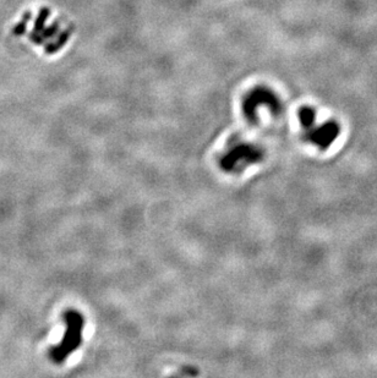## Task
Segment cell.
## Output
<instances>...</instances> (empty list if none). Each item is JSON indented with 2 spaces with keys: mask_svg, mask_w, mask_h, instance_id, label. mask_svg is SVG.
Wrapping results in <instances>:
<instances>
[{
  "mask_svg": "<svg viewBox=\"0 0 377 378\" xmlns=\"http://www.w3.org/2000/svg\"><path fill=\"white\" fill-rule=\"evenodd\" d=\"M65 321L68 325L66 328L68 331L64 336L63 341L52 350V357L56 362H63L65 357L81 344L82 327H84L82 316L75 311H69L65 315Z\"/></svg>",
  "mask_w": 377,
  "mask_h": 378,
  "instance_id": "6da1fadb",
  "label": "cell"
}]
</instances>
